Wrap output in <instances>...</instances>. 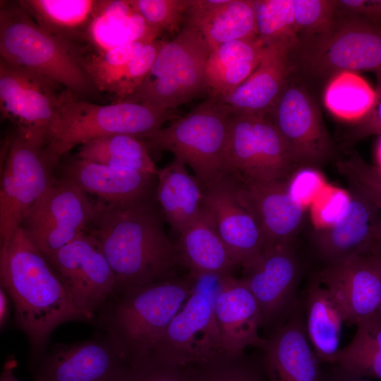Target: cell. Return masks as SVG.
I'll return each mask as SVG.
<instances>
[{
  "instance_id": "cell-15",
  "label": "cell",
  "mask_w": 381,
  "mask_h": 381,
  "mask_svg": "<svg viewBox=\"0 0 381 381\" xmlns=\"http://www.w3.org/2000/svg\"><path fill=\"white\" fill-rule=\"evenodd\" d=\"M132 366L102 332L83 341L52 345L31 368L35 380L124 381Z\"/></svg>"
},
{
  "instance_id": "cell-52",
  "label": "cell",
  "mask_w": 381,
  "mask_h": 381,
  "mask_svg": "<svg viewBox=\"0 0 381 381\" xmlns=\"http://www.w3.org/2000/svg\"><path fill=\"white\" fill-rule=\"evenodd\" d=\"M377 163H378L377 168L381 171V139L380 140V142L377 145Z\"/></svg>"
},
{
  "instance_id": "cell-4",
  "label": "cell",
  "mask_w": 381,
  "mask_h": 381,
  "mask_svg": "<svg viewBox=\"0 0 381 381\" xmlns=\"http://www.w3.org/2000/svg\"><path fill=\"white\" fill-rule=\"evenodd\" d=\"M0 56L73 95L94 86L83 66L82 49L41 28L18 3L1 4Z\"/></svg>"
},
{
  "instance_id": "cell-32",
  "label": "cell",
  "mask_w": 381,
  "mask_h": 381,
  "mask_svg": "<svg viewBox=\"0 0 381 381\" xmlns=\"http://www.w3.org/2000/svg\"><path fill=\"white\" fill-rule=\"evenodd\" d=\"M159 35L147 25L128 0L105 1L90 26L87 42L99 52L135 41L151 42Z\"/></svg>"
},
{
  "instance_id": "cell-49",
  "label": "cell",
  "mask_w": 381,
  "mask_h": 381,
  "mask_svg": "<svg viewBox=\"0 0 381 381\" xmlns=\"http://www.w3.org/2000/svg\"><path fill=\"white\" fill-rule=\"evenodd\" d=\"M16 361L13 358L6 361L1 371L0 381H19L13 373L14 368L16 367Z\"/></svg>"
},
{
  "instance_id": "cell-34",
  "label": "cell",
  "mask_w": 381,
  "mask_h": 381,
  "mask_svg": "<svg viewBox=\"0 0 381 381\" xmlns=\"http://www.w3.org/2000/svg\"><path fill=\"white\" fill-rule=\"evenodd\" d=\"M356 325L355 335L339 349L334 364L351 375L381 380V318L377 313Z\"/></svg>"
},
{
  "instance_id": "cell-8",
  "label": "cell",
  "mask_w": 381,
  "mask_h": 381,
  "mask_svg": "<svg viewBox=\"0 0 381 381\" xmlns=\"http://www.w3.org/2000/svg\"><path fill=\"white\" fill-rule=\"evenodd\" d=\"M210 53L201 34L186 25L176 37L164 43L143 83L123 101L166 110L188 102L205 87Z\"/></svg>"
},
{
  "instance_id": "cell-5",
  "label": "cell",
  "mask_w": 381,
  "mask_h": 381,
  "mask_svg": "<svg viewBox=\"0 0 381 381\" xmlns=\"http://www.w3.org/2000/svg\"><path fill=\"white\" fill-rule=\"evenodd\" d=\"M175 119L171 110L125 101L95 104L78 100L66 90L60 96L54 133L47 149L59 163L76 145L112 135L142 138Z\"/></svg>"
},
{
  "instance_id": "cell-51",
  "label": "cell",
  "mask_w": 381,
  "mask_h": 381,
  "mask_svg": "<svg viewBox=\"0 0 381 381\" xmlns=\"http://www.w3.org/2000/svg\"><path fill=\"white\" fill-rule=\"evenodd\" d=\"M343 373H344V372H343ZM344 373L346 375V380H342V381H369L368 380L363 379V377L353 376V375H351L347 374L346 373Z\"/></svg>"
},
{
  "instance_id": "cell-2",
  "label": "cell",
  "mask_w": 381,
  "mask_h": 381,
  "mask_svg": "<svg viewBox=\"0 0 381 381\" xmlns=\"http://www.w3.org/2000/svg\"><path fill=\"white\" fill-rule=\"evenodd\" d=\"M0 283L13 304L15 324L28 339L32 361L47 350L59 325L88 322L49 260L21 226L1 245Z\"/></svg>"
},
{
  "instance_id": "cell-13",
  "label": "cell",
  "mask_w": 381,
  "mask_h": 381,
  "mask_svg": "<svg viewBox=\"0 0 381 381\" xmlns=\"http://www.w3.org/2000/svg\"><path fill=\"white\" fill-rule=\"evenodd\" d=\"M88 322L116 291L113 270L98 241L87 231L47 258Z\"/></svg>"
},
{
  "instance_id": "cell-22",
  "label": "cell",
  "mask_w": 381,
  "mask_h": 381,
  "mask_svg": "<svg viewBox=\"0 0 381 381\" xmlns=\"http://www.w3.org/2000/svg\"><path fill=\"white\" fill-rule=\"evenodd\" d=\"M350 202L344 218L336 224L314 229L313 244L328 263L333 265L369 251L374 230L381 219V210L357 186L349 183Z\"/></svg>"
},
{
  "instance_id": "cell-33",
  "label": "cell",
  "mask_w": 381,
  "mask_h": 381,
  "mask_svg": "<svg viewBox=\"0 0 381 381\" xmlns=\"http://www.w3.org/2000/svg\"><path fill=\"white\" fill-rule=\"evenodd\" d=\"M75 157L111 167L156 176L158 169L145 142L131 135H112L89 141L79 147Z\"/></svg>"
},
{
  "instance_id": "cell-37",
  "label": "cell",
  "mask_w": 381,
  "mask_h": 381,
  "mask_svg": "<svg viewBox=\"0 0 381 381\" xmlns=\"http://www.w3.org/2000/svg\"><path fill=\"white\" fill-rule=\"evenodd\" d=\"M147 42H131L83 56L84 68L94 87L112 93L129 61Z\"/></svg>"
},
{
  "instance_id": "cell-9",
  "label": "cell",
  "mask_w": 381,
  "mask_h": 381,
  "mask_svg": "<svg viewBox=\"0 0 381 381\" xmlns=\"http://www.w3.org/2000/svg\"><path fill=\"white\" fill-rule=\"evenodd\" d=\"M58 162L47 144L16 131L8 143L1 173L0 243H5L19 228L33 205L54 179Z\"/></svg>"
},
{
  "instance_id": "cell-44",
  "label": "cell",
  "mask_w": 381,
  "mask_h": 381,
  "mask_svg": "<svg viewBox=\"0 0 381 381\" xmlns=\"http://www.w3.org/2000/svg\"><path fill=\"white\" fill-rule=\"evenodd\" d=\"M326 185L325 179L317 169L301 168L289 179L288 190L292 198L306 208Z\"/></svg>"
},
{
  "instance_id": "cell-30",
  "label": "cell",
  "mask_w": 381,
  "mask_h": 381,
  "mask_svg": "<svg viewBox=\"0 0 381 381\" xmlns=\"http://www.w3.org/2000/svg\"><path fill=\"white\" fill-rule=\"evenodd\" d=\"M265 46L258 37L222 44L210 52L205 71V86L211 97L230 95L255 70Z\"/></svg>"
},
{
  "instance_id": "cell-53",
  "label": "cell",
  "mask_w": 381,
  "mask_h": 381,
  "mask_svg": "<svg viewBox=\"0 0 381 381\" xmlns=\"http://www.w3.org/2000/svg\"><path fill=\"white\" fill-rule=\"evenodd\" d=\"M370 250H373L381 254V243H374L372 246Z\"/></svg>"
},
{
  "instance_id": "cell-42",
  "label": "cell",
  "mask_w": 381,
  "mask_h": 381,
  "mask_svg": "<svg viewBox=\"0 0 381 381\" xmlns=\"http://www.w3.org/2000/svg\"><path fill=\"white\" fill-rule=\"evenodd\" d=\"M349 191L327 184L310 205L315 229L332 226L345 216L350 202Z\"/></svg>"
},
{
  "instance_id": "cell-6",
  "label": "cell",
  "mask_w": 381,
  "mask_h": 381,
  "mask_svg": "<svg viewBox=\"0 0 381 381\" xmlns=\"http://www.w3.org/2000/svg\"><path fill=\"white\" fill-rule=\"evenodd\" d=\"M231 114L224 102L210 97L186 115L142 138L147 147L174 153L191 168L205 188L226 174Z\"/></svg>"
},
{
  "instance_id": "cell-50",
  "label": "cell",
  "mask_w": 381,
  "mask_h": 381,
  "mask_svg": "<svg viewBox=\"0 0 381 381\" xmlns=\"http://www.w3.org/2000/svg\"><path fill=\"white\" fill-rule=\"evenodd\" d=\"M381 243V219L377 224L374 230L373 243Z\"/></svg>"
},
{
  "instance_id": "cell-26",
  "label": "cell",
  "mask_w": 381,
  "mask_h": 381,
  "mask_svg": "<svg viewBox=\"0 0 381 381\" xmlns=\"http://www.w3.org/2000/svg\"><path fill=\"white\" fill-rule=\"evenodd\" d=\"M289 54L279 49L265 47L255 70L221 100L234 114L268 116L294 71Z\"/></svg>"
},
{
  "instance_id": "cell-20",
  "label": "cell",
  "mask_w": 381,
  "mask_h": 381,
  "mask_svg": "<svg viewBox=\"0 0 381 381\" xmlns=\"http://www.w3.org/2000/svg\"><path fill=\"white\" fill-rule=\"evenodd\" d=\"M213 306L226 356L241 355L249 346L264 347L267 339L259 335V328L262 326L261 312L241 278L232 274L218 277Z\"/></svg>"
},
{
  "instance_id": "cell-46",
  "label": "cell",
  "mask_w": 381,
  "mask_h": 381,
  "mask_svg": "<svg viewBox=\"0 0 381 381\" xmlns=\"http://www.w3.org/2000/svg\"><path fill=\"white\" fill-rule=\"evenodd\" d=\"M337 11L377 24L381 23V0L337 1Z\"/></svg>"
},
{
  "instance_id": "cell-3",
  "label": "cell",
  "mask_w": 381,
  "mask_h": 381,
  "mask_svg": "<svg viewBox=\"0 0 381 381\" xmlns=\"http://www.w3.org/2000/svg\"><path fill=\"white\" fill-rule=\"evenodd\" d=\"M197 279L172 274L114 294L92 322L131 365L150 359L171 320L193 291Z\"/></svg>"
},
{
  "instance_id": "cell-36",
  "label": "cell",
  "mask_w": 381,
  "mask_h": 381,
  "mask_svg": "<svg viewBox=\"0 0 381 381\" xmlns=\"http://www.w3.org/2000/svg\"><path fill=\"white\" fill-rule=\"evenodd\" d=\"M258 38L289 54L301 45L293 0H255Z\"/></svg>"
},
{
  "instance_id": "cell-11",
  "label": "cell",
  "mask_w": 381,
  "mask_h": 381,
  "mask_svg": "<svg viewBox=\"0 0 381 381\" xmlns=\"http://www.w3.org/2000/svg\"><path fill=\"white\" fill-rule=\"evenodd\" d=\"M97 201L72 181L54 179L25 217L21 227L47 258L86 231Z\"/></svg>"
},
{
  "instance_id": "cell-28",
  "label": "cell",
  "mask_w": 381,
  "mask_h": 381,
  "mask_svg": "<svg viewBox=\"0 0 381 381\" xmlns=\"http://www.w3.org/2000/svg\"><path fill=\"white\" fill-rule=\"evenodd\" d=\"M186 164L175 158L157 169L155 200L164 220L177 234L191 223L203 206V188Z\"/></svg>"
},
{
  "instance_id": "cell-43",
  "label": "cell",
  "mask_w": 381,
  "mask_h": 381,
  "mask_svg": "<svg viewBox=\"0 0 381 381\" xmlns=\"http://www.w3.org/2000/svg\"><path fill=\"white\" fill-rule=\"evenodd\" d=\"M337 169L351 183L359 188L381 210V171L363 161L358 155L339 161Z\"/></svg>"
},
{
  "instance_id": "cell-45",
  "label": "cell",
  "mask_w": 381,
  "mask_h": 381,
  "mask_svg": "<svg viewBox=\"0 0 381 381\" xmlns=\"http://www.w3.org/2000/svg\"><path fill=\"white\" fill-rule=\"evenodd\" d=\"M124 381H191L188 367L167 365L148 359L133 365Z\"/></svg>"
},
{
  "instance_id": "cell-19",
  "label": "cell",
  "mask_w": 381,
  "mask_h": 381,
  "mask_svg": "<svg viewBox=\"0 0 381 381\" xmlns=\"http://www.w3.org/2000/svg\"><path fill=\"white\" fill-rule=\"evenodd\" d=\"M242 267L241 279L258 304L262 325L274 322L290 306L297 282L292 243L266 246Z\"/></svg>"
},
{
  "instance_id": "cell-14",
  "label": "cell",
  "mask_w": 381,
  "mask_h": 381,
  "mask_svg": "<svg viewBox=\"0 0 381 381\" xmlns=\"http://www.w3.org/2000/svg\"><path fill=\"white\" fill-rule=\"evenodd\" d=\"M60 85L26 68L0 59L1 116L17 126L16 131L47 145L54 133Z\"/></svg>"
},
{
  "instance_id": "cell-39",
  "label": "cell",
  "mask_w": 381,
  "mask_h": 381,
  "mask_svg": "<svg viewBox=\"0 0 381 381\" xmlns=\"http://www.w3.org/2000/svg\"><path fill=\"white\" fill-rule=\"evenodd\" d=\"M301 44L327 32L337 18V1L293 0Z\"/></svg>"
},
{
  "instance_id": "cell-10",
  "label": "cell",
  "mask_w": 381,
  "mask_h": 381,
  "mask_svg": "<svg viewBox=\"0 0 381 381\" xmlns=\"http://www.w3.org/2000/svg\"><path fill=\"white\" fill-rule=\"evenodd\" d=\"M298 169L268 116L231 114L226 174L253 181H288Z\"/></svg>"
},
{
  "instance_id": "cell-40",
  "label": "cell",
  "mask_w": 381,
  "mask_h": 381,
  "mask_svg": "<svg viewBox=\"0 0 381 381\" xmlns=\"http://www.w3.org/2000/svg\"><path fill=\"white\" fill-rule=\"evenodd\" d=\"M147 25L161 34L179 30L190 0H128Z\"/></svg>"
},
{
  "instance_id": "cell-27",
  "label": "cell",
  "mask_w": 381,
  "mask_h": 381,
  "mask_svg": "<svg viewBox=\"0 0 381 381\" xmlns=\"http://www.w3.org/2000/svg\"><path fill=\"white\" fill-rule=\"evenodd\" d=\"M178 264L192 277H220L236 266L219 236L212 219L202 206L199 215L179 235L174 243Z\"/></svg>"
},
{
  "instance_id": "cell-38",
  "label": "cell",
  "mask_w": 381,
  "mask_h": 381,
  "mask_svg": "<svg viewBox=\"0 0 381 381\" xmlns=\"http://www.w3.org/2000/svg\"><path fill=\"white\" fill-rule=\"evenodd\" d=\"M188 368L191 381H267L262 368L246 360L243 353L223 356Z\"/></svg>"
},
{
  "instance_id": "cell-23",
  "label": "cell",
  "mask_w": 381,
  "mask_h": 381,
  "mask_svg": "<svg viewBox=\"0 0 381 381\" xmlns=\"http://www.w3.org/2000/svg\"><path fill=\"white\" fill-rule=\"evenodd\" d=\"M61 178L107 203H125L152 197L156 175L111 167L73 157L61 166Z\"/></svg>"
},
{
  "instance_id": "cell-17",
  "label": "cell",
  "mask_w": 381,
  "mask_h": 381,
  "mask_svg": "<svg viewBox=\"0 0 381 381\" xmlns=\"http://www.w3.org/2000/svg\"><path fill=\"white\" fill-rule=\"evenodd\" d=\"M318 281L339 304L347 325L377 313L381 303V254L369 250L327 265Z\"/></svg>"
},
{
  "instance_id": "cell-24",
  "label": "cell",
  "mask_w": 381,
  "mask_h": 381,
  "mask_svg": "<svg viewBox=\"0 0 381 381\" xmlns=\"http://www.w3.org/2000/svg\"><path fill=\"white\" fill-rule=\"evenodd\" d=\"M184 20L201 34L210 52L258 37L255 0H190Z\"/></svg>"
},
{
  "instance_id": "cell-16",
  "label": "cell",
  "mask_w": 381,
  "mask_h": 381,
  "mask_svg": "<svg viewBox=\"0 0 381 381\" xmlns=\"http://www.w3.org/2000/svg\"><path fill=\"white\" fill-rule=\"evenodd\" d=\"M268 116L299 169H316L332 157L333 143L320 109L304 85L291 75Z\"/></svg>"
},
{
  "instance_id": "cell-47",
  "label": "cell",
  "mask_w": 381,
  "mask_h": 381,
  "mask_svg": "<svg viewBox=\"0 0 381 381\" xmlns=\"http://www.w3.org/2000/svg\"><path fill=\"white\" fill-rule=\"evenodd\" d=\"M377 85L375 90V100L370 112L362 119L357 121L352 135L353 139H361L365 137L381 134V73H377Z\"/></svg>"
},
{
  "instance_id": "cell-48",
  "label": "cell",
  "mask_w": 381,
  "mask_h": 381,
  "mask_svg": "<svg viewBox=\"0 0 381 381\" xmlns=\"http://www.w3.org/2000/svg\"><path fill=\"white\" fill-rule=\"evenodd\" d=\"M10 298L6 291L0 287V327L2 329L9 316Z\"/></svg>"
},
{
  "instance_id": "cell-1",
  "label": "cell",
  "mask_w": 381,
  "mask_h": 381,
  "mask_svg": "<svg viewBox=\"0 0 381 381\" xmlns=\"http://www.w3.org/2000/svg\"><path fill=\"white\" fill-rule=\"evenodd\" d=\"M157 205L152 197L125 203L97 200L87 231L98 241L113 270L114 294L167 277L178 264Z\"/></svg>"
},
{
  "instance_id": "cell-12",
  "label": "cell",
  "mask_w": 381,
  "mask_h": 381,
  "mask_svg": "<svg viewBox=\"0 0 381 381\" xmlns=\"http://www.w3.org/2000/svg\"><path fill=\"white\" fill-rule=\"evenodd\" d=\"M213 296L214 292L206 293L195 285L156 344L152 360L187 368L226 356L214 316Z\"/></svg>"
},
{
  "instance_id": "cell-41",
  "label": "cell",
  "mask_w": 381,
  "mask_h": 381,
  "mask_svg": "<svg viewBox=\"0 0 381 381\" xmlns=\"http://www.w3.org/2000/svg\"><path fill=\"white\" fill-rule=\"evenodd\" d=\"M164 42L155 40L145 43L129 61L112 92L117 102L123 101L143 83Z\"/></svg>"
},
{
  "instance_id": "cell-18",
  "label": "cell",
  "mask_w": 381,
  "mask_h": 381,
  "mask_svg": "<svg viewBox=\"0 0 381 381\" xmlns=\"http://www.w3.org/2000/svg\"><path fill=\"white\" fill-rule=\"evenodd\" d=\"M202 188L203 207L235 265L242 267L265 247L258 222L241 201L229 174Z\"/></svg>"
},
{
  "instance_id": "cell-31",
  "label": "cell",
  "mask_w": 381,
  "mask_h": 381,
  "mask_svg": "<svg viewBox=\"0 0 381 381\" xmlns=\"http://www.w3.org/2000/svg\"><path fill=\"white\" fill-rule=\"evenodd\" d=\"M306 332L320 361L334 364L344 318L330 293L320 282L313 283L306 300Z\"/></svg>"
},
{
  "instance_id": "cell-29",
  "label": "cell",
  "mask_w": 381,
  "mask_h": 381,
  "mask_svg": "<svg viewBox=\"0 0 381 381\" xmlns=\"http://www.w3.org/2000/svg\"><path fill=\"white\" fill-rule=\"evenodd\" d=\"M105 1L21 0L18 4L47 32L80 48Z\"/></svg>"
},
{
  "instance_id": "cell-54",
  "label": "cell",
  "mask_w": 381,
  "mask_h": 381,
  "mask_svg": "<svg viewBox=\"0 0 381 381\" xmlns=\"http://www.w3.org/2000/svg\"><path fill=\"white\" fill-rule=\"evenodd\" d=\"M377 314L380 315V317L381 318V303L380 305V307H379V309L377 310Z\"/></svg>"
},
{
  "instance_id": "cell-25",
  "label": "cell",
  "mask_w": 381,
  "mask_h": 381,
  "mask_svg": "<svg viewBox=\"0 0 381 381\" xmlns=\"http://www.w3.org/2000/svg\"><path fill=\"white\" fill-rule=\"evenodd\" d=\"M267 381H320L319 359L300 319L278 328L262 348Z\"/></svg>"
},
{
  "instance_id": "cell-7",
  "label": "cell",
  "mask_w": 381,
  "mask_h": 381,
  "mask_svg": "<svg viewBox=\"0 0 381 381\" xmlns=\"http://www.w3.org/2000/svg\"><path fill=\"white\" fill-rule=\"evenodd\" d=\"M293 68L318 78L344 72L381 73V25L337 11L332 28L289 54Z\"/></svg>"
},
{
  "instance_id": "cell-35",
  "label": "cell",
  "mask_w": 381,
  "mask_h": 381,
  "mask_svg": "<svg viewBox=\"0 0 381 381\" xmlns=\"http://www.w3.org/2000/svg\"><path fill=\"white\" fill-rule=\"evenodd\" d=\"M375 90L354 72L344 71L332 76L325 90L324 102L337 117L358 121L371 110Z\"/></svg>"
},
{
  "instance_id": "cell-21",
  "label": "cell",
  "mask_w": 381,
  "mask_h": 381,
  "mask_svg": "<svg viewBox=\"0 0 381 381\" xmlns=\"http://www.w3.org/2000/svg\"><path fill=\"white\" fill-rule=\"evenodd\" d=\"M229 174L241 201L258 222L265 246L292 243L303 226L306 208L290 195L289 180L253 181Z\"/></svg>"
}]
</instances>
